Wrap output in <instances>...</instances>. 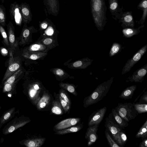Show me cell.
<instances>
[{"label": "cell", "mask_w": 147, "mask_h": 147, "mask_svg": "<svg viewBox=\"0 0 147 147\" xmlns=\"http://www.w3.org/2000/svg\"><path fill=\"white\" fill-rule=\"evenodd\" d=\"M105 0H91V7L92 16L95 25L100 31L104 28L107 18V7Z\"/></svg>", "instance_id": "1"}, {"label": "cell", "mask_w": 147, "mask_h": 147, "mask_svg": "<svg viewBox=\"0 0 147 147\" xmlns=\"http://www.w3.org/2000/svg\"><path fill=\"white\" fill-rule=\"evenodd\" d=\"M113 77L98 85L94 90L83 100L85 108L95 104L100 101L108 93L113 82Z\"/></svg>", "instance_id": "2"}, {"label": "cell", "mask_w": 147, "mask_h": 147, "mask_svg": "<svg viewBox=\"0 0 147 147\" xmlns=\"http://www.w3.org/2000/svg\"><path fill=\"white\" fill-rule=\"evenodd\" d=\"M44 91L40 83L35 82L29 84L23 92L31 103L36 106Z\"/></svg>", "instance_id": "3"}, {"label": "cell", "mask_w": 147, "mask_h": 147, "mask_svg": "<svg viewBox=\"0 0 147 147\" xmlns=\"http://www.w3.org/2000/svg\"><path fill=\"white\" fill-rule=\"evenodd\" d=\"M115 109L118 114L127 122L134 119L138 114L131 102L119 103Z\"/></svg>", "instance_id": "4"}, {"label": "cell", "mask_w": 147, "mask_h": 147, "mask_svg": "<svg viewBox=\"0 0 147 147\" xmlns=\"http://www.w3.org/2000/svg\"><path fill=\"white\" fill-rule=\"evenodd\" d=\"M30 121L29 117H24L23 115L16 117L4 127L2 130V133L5 135L10 134Z\"/></svg>", "instance_id": "5"}, {"label": "cell", "mask_w": 147, "mask_h": 147, "mask_svg": "<svg viewBox=\"0 0 147 147\" xmlns=\"http://www.w3.org/2000/svg\"><path fill=\"white\" fill-rule=\"evenodd\" d=\"M105 126L110 132L114 140L121 147H122L119 136V133L122 129L116 123L111 113L105 119Z\"/></svg>", "instance_id": "6"}, {"label": "cell", "mask_w": 147, "mask_h": 147, "mask_svg": "<svg viewBox=\"0 0 147 147\" xmlns=\"http://www.w3.org/2000/svg\"><path fill=\"white\" fill-rule=\"evenodd\" d=\"M12 51H9V66L4 76L2 82H5L8 78L19 69H21V64L19 57L13 58Z\"/></svg>", "instance_id": "7"}, {"label": "cell", "mask_w": 147, "mask_h": 147, "mask_svg": "<svg viewBox=\"0 0 147 147\" xmlns=\"http://www.w3.org/2000/svg\"><path fill=\"white\" fill-rule=\"evenodd\" d=\"M147 50L146 44L141 48L131 59H128L123 68L121 74L123 75L129 71L132 67L140 60Z\"/></svg>", "instance_id": "8"}, {"label": "cell", "mask_w": 147, "mask_h": 147, "mask_svg": "<svg viewBox=\"0 0 147 147\" xmlns=\"http://www.w3.org/2000/svg\"><path fill=\"white\" fill-rule=\"evenodd\" d=\"M9 13L11 19L14 21L17 25L21 26L23 20L20 5L16 2L11 3L10 6Z\"/></svg>", "instance_id": "9"}, {"label": "cell", "mask_w": 147, "mask_h": 147, "mask_svg": "<svg viewBox=\"0 0 147 147\" xmlns=\"http://www.w3.org/2000/svg\"><path fill=\"white\" fill-rule=\"evenodd\" d=\"M107 110V107H105L94 111L89 117L88 126L99 125L104 117Z\"/></svg>", "instance_id": "10"}, {"label": "cell", "mask_w": 147, "mask_h": 147, "mask_svg": "<svg viewBox=\"0 0 147 147\" xmlns=\"http://www.w3.org/2000/svg\"><path fill=\"white\" fill-rule=\"evenodd\" d=\"M80 118H69L63 120L56 125L53 128L55 131L64 129L77 125L81 121Z\"/></svg>", "instance_id": "11"}, {"label": "cell", "mask_w": 147, "mask_h": 147, "mask_svg": "<svg viewBox=\"0 0 147 147\" xmlns=\"http://www.w3.org/2000/svg\"><path fill=\"white\" fill-rule=\"evenodd\" d=\"M99 125H93L88 126L85 134V138L87 140V145L90 146L97 140L98 136L97 132Z\"/></svg>", "instance_id": "12"}, {"label": "cell", "mask_w": 147, "mask_h": 147, "mask_svg": "<svg viewBox=\"0 0 147 147\" xmlns=\"http://www.w3.org/2000/svg\"><path fill=\"white\" fill-rule=\"evenodd\" d=\"M109 8L113 18L115 20L120 17L123 12V7H120L118 0H109Z\"/></svg>", "instance_id": "13"}, {"label": "cell", "mask_w": 147, "mask_h": 147, "mask_svg": "<svg viewBox=\"0 0 147 147\" xmlns=\"http://www.w3.org/2000/svg\"><path fill=\"white\" fill-rule=\"evenodd\" d=\"M147 72V64L138 69L127 78L128 81L141 83Z\"/></svg>", "instance_id": "14"}, {"label": "cell", "mask_w": 147, "mask_h": 147, "mask_svg": "<svg viewBox=\"0 0 147 147\" xmlns=\"http://www.w3.org/2000/svg\"><path fill=\"white\" fill-rule=\"evenodd\" d=\"M119 20V22L121 23L123 28H134V22L131 12H123Z\"/></svg>", "instance_id": "15"}, {"label": "cell", "mask_w": 147, "mask_h": 147, "mask_svg": "<svg viewBox=\"0 0 147 147\" xmlns=\"http://www.w3.org/2000/svg\"><path fill=\"white\" fill-rule=\"evenodd\" d=\"M51 98L52 96L49 92L45 90L36 106L37 110L41 111L47 108L51 103Z\"/></svg>", "instance_id": "16"}, {"label": "cell", "mask_w": 147, "mask_h": 147, "mask_svg": "<svg viewBox=\"0 0 147 147\" xmlns=\"http://www.w3.org/2000/svg\"><path fill=\"white\" fill-rule=\"evenodd\" d=\"M45 140V138H28L20 141L19 143L27 147H40Z\"/></svg>", "instance_id": "17"}, {"label": "cell", "mask_w": 147, "mask_h": 147, "mask_svg": "<svg viewBox=\"0 0 147 147\" xmlns=\"http://www.w3.org/2000/svg\"><path fill=\"white\" fill-rule=\"evenodd\" d=\"M9 45L11 49L13 51L17 47L18 43L16 40L14 34V28L12 22H10L7 25Z\"/></svg>", "instance_id": "18"}, {"label": "cell", "mask_w": 147, "mask_h": 147, "mask_svg": "<svg viewBox=\"0 0 147 147\" xmlns=\"http://www.w3.org/2000/svg\"><path fill=\"white\" fill-rule=\"evenodd\" d=\"M93 60L88 57L76 61L71 63V68L85 69L91 65Z\"/></svg>", "instance_id": "19"}, {"label": "cell", "mask_w": 147, "mask_h": 147, "mask_svg": "<svg viewBox=\"0 0 147 147\" xmlns=\"http://www.w3.org/2000/svg\"><path fill=\"white\" fill-rule=\"evenodd\" d=\"M16 108L13 107L5 112L0 117V129L5 124L8 122L14 117L17 112Z\"/></svg>", "instance_id": "20"}, {"label": "cell", "mask_w": 147, "mask_h": 147, "mask_svg": "<svg viewBox=\"0 0 147 147\" xmlns=\"http://www.w3.org/2000/svg\"><path fill=\"white\" fill-rule=\"evenodd\" d=\"M47 54V52H32L24 50L22 56L25 58L35 60L41 59Z\"/></svg>", "instance_id": "21"}, {"label": "cell", "mask_w": 147, "mask_h": 147, "mask_svg": "<svg viewBox=\"0 0 147 147\" xmlns=\"http://www.w3.org/2000/svg\"><path fill=\"white\" fill-rule=\"evenodd\" d=\"M57 98L55 97V99L53 100L51 102V113L56 115H61L64 113V110L57 95Z\"/></svg>", "instance_id": "22"}, {"label": "cell", "mask_w": 147, "mask_h": 147, "mask_svg": "<svg viewBox=\"0 0 147 147\" xmlns=\"http://www.w3.org/2000/svg\"><path fill=\"white\" fill-rule=\"evenodd\" d=\"M83 127V123H80L64 129L56 131L55 134L58 135H62L68 133L76 132L80 130Z\"/></svg>", "instance_id": "23"}, {"label": "cell", "mask_w": 147, "mask_h": 147, "mask_svg": "<svg viewBox=\"0 0 147 147\" xmlns=\"http://www.w3.org/2000/svg\"><path fill=\"white\" fill-rule=\"evenodd\" d=\"M111 113L116 123L122 129H124L128 125V122L119 115L115 108L112 109Z\"/></svg>", "instance_id": "24"}, {"label": "cell", "mask_w": 147, "mask_h": 147, "mask_svg": "<svg viewBox=\"0 0 147 147\" xmlns=\"http://www.w3.org/2000/svg\"><path fill=\"white\" fill-rule=\"evenodd\" d=\"M144 27V24L142 25L137 28H124L122 30L123 36L126 38H129L133 36L138 34L141 31L140 29Z\"/></svg>", "instance_id": "25"}, {"label": "cell", "mask_w": 147, "mask_h": 147, "mask_svg": "<svg viewBox=\"0 0 147 147\" xmlns=\"http://www.w3.org/2000/svg\"><path fill=\"white\" fill-rule=\"evenodd\" d=\"M136 88V85L128 87L122 91L119 96V98L125 100L131 99Z\"/></svg>", "instance_id": "26"}, {"label": "cell", "mask_w": 147, "mask_h": 147, "mask_svg": "<svg viewBox=\"0 0 147 147\" xmlns=\"http://www.w3.org/2000/svg\"><path fill=\"white\" fill-rule=\"evenodd\" d=\"M137 8L138 9L143 11V14L140 21L139 24L143 25L144 22L147 15V0H142L138 4Z\"/></svg>", "instance_id": "27"}, {"label": "cell", "mask_w": 147, "mask_h": 147, "mask_svg": "<svg viewBox=\"0 0 147 147\" xmlns=\"http://www.w3.org/2000/svg\"><path fill=\"white\" fill-rule=\"evenodd\" d=\"M48 49L45 45L40 43L32 44L25 49L28 51L36 52H47Z\"/></svg>", "instance_id": "28"}, {"label": "cell", "mask_w": 147, "mask_h": 147, "mask_svg": "<svg viewBox=\"0 0 147 147\" xmlns=\"http://www.w3.org/2000/svg\"><path fill=\"white\" fill-rule=\"evenodd\" d=\"M20 6L23 22L25 23L30 20V10L25 3H22Z\"/></svg>", "instance_id": "29"}, {"label": "cell", "mask_w": 147, "mask_h": 147, "mask_svg": "<svg viewBox=\"0 0 147 147\" xmlns=\"http://www.w3.org/2000/svg\"><path fill=\"white\" fill-rule=\"evenodd\" d=\"M30 34V29L24 25L21 32L20 40L19 42L20 44L22 45L26 43L28 41Z\"/></svg>", "instance_id": "30"}, {"label": "cell", "mask_w": 147, "mask_h": 147, "mask_svg": "<svg viewBox=\"0 0 147 147\" xmlns=\"http://www.w3.org/2000/svg\"><path fill=\"white\" fill-rule=\"evenodd\" d=\"M59 85L61 88L67 91L75 96H76L78 95V94L74 85L67 83L61 82L59 84Z\"/></svg>", "instance_id": "31"}, {"label": "cell", "mask_w": 147, "mask_h": 147, "mask_svg": "<svg viewBox=\"0 0 147 147\" xmlns=\"http://www.w3.org/2000/svg\"><path fill=\"white\" fill-rule=\"evenodd\" d=\"M136 138H141L142 140L147 137V120L140 128L135 135Z\"/></svg>", "instance_id": "32"}, {"label": "cell", "mask_w": 147, "mask_h": 147, "mask_svg": "<svg viewBox=\"0 0 147 147\" xmlns=\"http://www.w3.org/2000/svg\"><path fill=\"white\" fill-rule=\"evenodd\" d=\"M134 107L138 114L145 113L147 112V104L133 103Z\"/></svg>", "instance_id": "33"}, {"label": "cell", "mask_w": 147, "mask_h": 147, "mask_svg": "<svg viewBox=\"0 0 147 147\" xmlns=\"http://www.w3.org/2000/svg\"><path fill=\"white\" fill-rule=\"evenodd\" d=\"M121 46L119 43L117 42L114 43L111 48L109 52V56L111 57L116 55L121 49Z\"/></svg>", "instance_id": "34"}, {"label": "cell", "mask_w": 147, "mask_h": 147, "mask_svg": "<svg viewBox=\"0 0 147 147\" xmlns=\"http://www.w3.org/2000/svg\"><path fill=\"white\" fill-rule=\"evenodd\" d=\"M18 81L17 80L11 84L6 83L4 84L3 92H12L15 90L16 85Z\"/></svg>", "instance_id": "35"}, {"label": "cell", "mask_w": 147, "mask_h": 147, "mask_svg": "<svg viewBox=\"0 0 147 147\" xmlns=\"http://www.w3.org/2000/svg\"><path fill=\"white\" fill-rule=\"evenodd\" d=\"M22 73V69H19L8 78L4 82V84L6 83L11 84L14 82Z\"/></svg>", "instance_id": "36"}, {"label": "cell", "mask_w": 147, "mask_h": 147, "mask_svg": "<svg viewBox=\"0 0 147 147\" xmlns=\"http://www.w3.org/2000/svg\"><path fill=\"white\" fill-rule=\"evenodd\" d=\"M5 8L0 4V24L3 26L6 25V13Z\"/></svg>", "instance_id": "37"}, {"label": "cell", "mask_w": 147, "mask_h": 147, "mask_svg": "<svg viewBox=\"0 0 147 147\" xmlns=\"http://www.w3.org/2000/svg\"><path fill=\"white\" fill-rule=\"evenodd\" d=\"M57 96L63 109L64 113H69L71 109V105L64 100L59 94H57Z\"/></svg>", "instance_id": "38"}, {"label": "cell", "mask_w": 147, "mask_h": 147, "mask_svg": "<svg viewBox=\"0 0 147 147\" xmlns=\"http://www.w3.org/2000/svg\"><path fill=\"white\" fill-rule=\"evenodd\" d=\"M105 136L107 139V141L109 144V146L111 147H121L111 137L108 130L107 129L105 130Z\"/></svg>", "instance_id": "39"}, {"label": "cell", "mask_w": 147, "mask_h": 147, "mask_svg": "<svg viewBox=\"0 0 147 147\" xmlns=\"http://www.w3.org/2000/svg\"><path fill=\"white\" fill-rule=\"evenodd\" d=\"M59 95L65 101L71 105V101L67 93L64 90L61 88L59 91Z\"/></svg>", "instance_id": "40"}, {"label": "cell", "mask_w": 147, "mask_h": 147, "mask_svg": "<svg viewBox=\"0 0 147 147\" xmlns=\"http://www.w3.org/2000/svg\"><path fill=\"white\" fill-rule=\"evenodd\" d=\"M0 32L3 37L4 42L7 46H9V43L6 33L3 27L0 24Z\"/></svg>", "instance_id": "41"}, {"label": "cell", "mask_w": 147, "mask_h": 147, "mask_svg": "<svg viewBox=\"0 0 147 147\" xmlns=\"http://www.w3.org/2000/svg\"><path fill=\"white\" fill-rule=\"evenodd\" d=\"M52 72L55 75L60 77H63L65 75V71L62 69L59 68L54 69L53 70Z\"/></svg>", "instance_id": "42"}, {"label": "cell", "mask_w": 147, "mask_h": 147, "mask_svg": "<svg viewBox=\"0 0 147 147\" xmlns=\"http://www.w3.org/2000/svg\"><path fill=\"white\" fill-rule=\"evenodd\" d=\"M119 136L121 145L123 147L127 141V138L126 134L123 130L120 132Z\"/></svg>", "instance_id": "43"}, {"label": "cell", "mask_w": 147, "mask_h": 147, "mask_svg": "<svg viewBox=\"0 0 147 147\" xmlns=\"http://www.w3.org/2000/svg\"><path fill=\"white\" fill-rule=\"evenodd\" d=\"M140 103L146 104L147 103V92H144L142 95L141 97L139 102Z\"/></svg>", "instance_id": "44"}, {"label": "cell", "mask_w": 147, "mask_h": 147, "mask_svg": "<svg viewBox=\"0 0 147 147\" xmlns=\"http://www.w3.org/2000/svg\"><path fill=\"white\" fill-rule=\"evenodd\" d=\"M53 40L50 38H46L43 40V43L45 45H49L53 42Z\"/></svg>", "instance_id": "45"}, {"label": "cell", "mask_w": 147, "mask_h": 147, "mask_svg": "<svg viewBox=\"0 0 147 147\" xmlns=\"http://www.w3.org/2000/svg\"><path fill=\"white\" fill-rule=\"evenodd\" d=\"M0 52L1 55L4 56H6L8 54V50L4 47H1V48Z\"/></svg>", "instance_id": "46"}, {"label": "cell", "mask_w": 147, "mask_h": 147, "mask_svg": "<svg viewBox=\"0 0 147 147\" xmlns=\"http://www.w3.org/2000/svg\"><path fill=\"white\" fill-rule=\"evenodd\" d=\"M147 138L144 139L142 140V141L140 144L139 147H147Z\"/></svg>", "instance_id": "47"}, {"label": "cell", "mask_w": 147, "mask_h": 147, "mask_svg": "<svg viewBox=\"0 0 147 147\" xmlns=\"http://www.w3.org/2000/svg\"><path fill=\"white\" fill-rule=\"evenodd\" d=\"M46 33L48 35H51L53 33V30L51 28H49L47 30Z\"/></svg>", "instance_id": "48"}, {"label": "cell", "mask_w": 147, "mask_h": 147, "mask_svg": "<svg viewBox=\"0 0 147 147\" xmlns=\"http://www.w3.org/2000/svg\"><path fill=\"white\" fill-rule=\"evenodd\" d=\"M47 25L45 23H43L41 24V27L43 29H45L47 27Z\"/></svg>", "instance_id": "49"}, {"label": "cell", "mask_w": 147, "mask_h": 147, "mask_svg": "<svg viewBox=\"0 0 147 147\" xmlns=\"http://www.w3.org/2000/svg\"><path fill=\"white\" fill-rule=\"evenodd\" d=\"M5 0H1V2L2 3H4V1H5Z\"/></svg>", "instance_id": "50"}, {"label": "cell", "mask_w": 147, "mask_h": 147, "mask_svg": "<svg viewBox=\"0 0 147 147\" xmlns=\"http://www.w3.org/2000/svg\"><path fill=\"white\" fill-rule=\"evenodd\" d=\"M1 109V107L0 106V110Z\"/></svg>", "instance_id": "51"}]
</instances>
